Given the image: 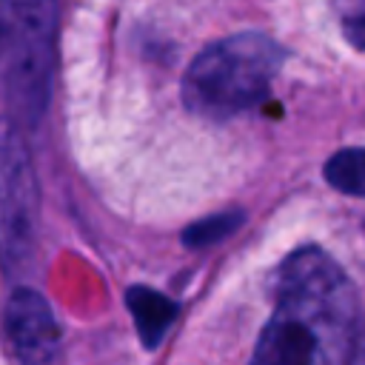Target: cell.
I'll return each instance as SVG.
<instances>
[{"label":"cell","mask_w":365,"mask_h":365,"mask_svg":"<svg viewBox=\"0 0 365 365\" xmlns=\"http://www.w3.org/2000/svg\"><path fill=\"white\" fill-rule=\"evenodd\" d=\"M274 311L251 365H351L356 345V288L319 245L291 251L271 279Z\"/></svg>","instance_id":"cell-1"},{"label":"cell","mask_w":365,"mask_h":365,"mask_svg":"<svg viewBox=\"0 0 365 365\" xmlns=\"http://www.w3.org/2000/svg\"><path fill=\"white\" fill-rule=\"evenodd\" d=\"M288 51L259 31H240L205 46L182 77V103L205 120H231L268 97Z\"/></svg>","instance_id":"cell-2"},{"label":"cell","mask_w":365,"mask_h":365,"mask_svg":"<svg viewBox=\"0 0 365 365\" xmlns=\"http://www.w3.org/2000/svg\"><path fill=\"white\" fill-rule=\"evenodd\" d=\"M54 0H23L6 71V100L11 120L23 128H37L51 103L54 80Z\"/></svg>","instance_id":"cell-3"},{"label":"cell","mask_w":365,"mask_h":365,"mask_svg":"<svg viewBox=\"0 0 365 365\" xmlns=\"http://www.w3.org/2000/svg\"><path fill=\"white\" fill-rule=\"evenodd\" d=\"M37 225V177L20 125L0 120V259L6 268L29 259Z\"/></svg>","instance_id":"cell-4"},{"label":"cell","mask_w":365,"mask_h":365,"mask_svg":"<svg viewBox=\"0 0 365 365\" xmlns=\"http://www.w3.org/2000/svg\"><path fill=\"white\" fill-rule=\"evenodd\" d=\"M3 322L20 365H54L60 351V328L40 291L14 288L6 302Z\"/></svg>","instance_id":"cell-5"},{"label":"cell","mask_w":365,"mask_h":365,"mask_svg":"<svg viewBox=\"0 0 365 365\" xmlns=\"http://www.w3.org/2000/svg\"><path fill=\"white\" fill-rule=\"evenodd\" d=\"M125 308L134 319L143 348H148V351L163 342L165 331L171 328V322L180 314V305L174 299H168L165 294H160L148 285H131L125 291Z\"/></svg>","instance_id":"cell-6"},{"label":"cell","mask_w":365,"mask_h":365,"mask_svg":"<svg viewBox=\"0 0 365 365\" xmlns=\"http://www.w3.org/2000/svg\"><path fill=\"white\" fill-rule=\"evenodd\" d=\"M322 177L334 191L365 200V148L351 145L334 151L322 165Z\"/></svg>","instance_id":"cell-7"},{"label":"cell","mask_w":365,"mask_h":365,"mask_svg":"<svg viewBox=\"0 0 365 365\" xmlns=\"http://www.w3.org/2000/svg\"><path fill=\"white\" fill-rule=\"evenodd\" d=\"M242 222H245V214L240 208L220 211V214H211V217H202V220L191 222L182 231V242L188 248H205V245H214V242L225 240L228 234H234Z\"/></svg>","instance_id":"cell-8"},{"label":"cell","mask_w":365,"mask_h":365,"mask_svg":"<svg viewBox=\"0 0 365 365\" xmlns=\"http://www.w3.org/2000/svg\"><path fill=\"white\" fill-rule=\"evenodd\" d=\"M331 9L345 43L356 51H365V0H331Z\"/></svg>","instance_id":"cell-9"},{"label":"cell","mask_w":365,"mask_h":365,"mask_svg":"<svg viewBox=\"0 0 365 365\" xmlns=\"http://www.w3.org/2000/svg\"><path fill=\"white\" fill-rule=\"evenodd\" d=\"M351 365H365V322L356 331V345H354V362Z\"/></svg>","instance_id":"cell-10"},{"label":"cell","mask_w":365,"mask_h":365,"mask_svg":"<svg viewBox=\"0 0 365 365\" xmlns=\"http://www.w3.org/2000/svg\"><path fill=\"white\" fill-rule=\"evenodd\" d=\"M6 23H9V0H0V37L6 31Z\"/></svg>","instance_id":"cell-11"}]
</instances>
